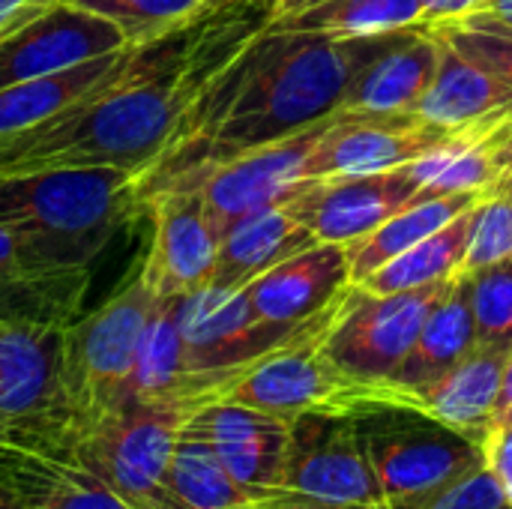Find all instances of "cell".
<instances>
[{"instance_id": "cell-1", "label": "cell", "mask_w": 512, "mask_h": 509, "mask_svg": "<svg viewBox=\"0 0 512 509\" xmlns=\"http://www.w3.org/2000/svg\"><path fill=\"white\" fill-rule=\"evenodd\" d=\"M408 30L339 39L270 21L204 90L174 144L141 177L144 207L165 189H183L240 153L336 114L354 78Z\"/></svg>"}, {"instance_id": "cell-2", "label": "cell", "mask_w": 512, "mask_h": 509, "mask_svg": "<svg viewBox=\"0 0 512 509\" xmlns=\"http://www.w3.org/2000/svg\"><path fill=\"white\" fill-rule=\"evenodd\" d=\"M141 213V171L90 165L0 174V222L42 255L90 267Z\"/></svg>"}, {"instance_id": "cell-3", "label": "cell", "mask_w": 512, "mask_h": 509, "mask_svg": "<svg viewBox=\"0 0 512 509\" xmlns=\"http://www.w3.org/2000/svg\"><path fill=\"white\" fill-rule=\"evenodd\" d=\"M156 300L159 294L147 285L138 264L117 294L93 315H84L63 330L60 378L78 438L123 408L138 345Z\"/></svg>"}, {"instance_id": "cell-4", "label": "cell", "mask_w": 512, "mask_h": 509, "mask_svg": "<svg viewBox=\"0 0 512 509\" xmlns=\"http://www.w3.org/2000/svg\"><path fill=\"white\" fill-rule=\"evenodd\" d=\"M63 330L0 324V453H75V423L60 378Z\"/></svg>"}, {"instance_id": "cell-5", "label": "cell", "mask_w": 512, "mask_h": 509, "mask_svg": "<svg viewBox=\"0 0 512 509\" xmlns=\"http://www.w3.org/2000/svg\"><path fill=\"white\" fill-rule=\"evenodd\" d=\"M195 411L189 402H129L81 435L72 459L132 509H186L168 471L177 435Z\"/></svg>"}, {"instance_id": "cell-6", "label": "cell", "mask_w": 512, "mask_h": 509, "mask_svg": "<svg viewBox=\"0 0 512 509\" xmlns=\"http://www.w3.org/2000/svg\"><path fill=\"white\" fill-rule=\"evenodd\" d=\"M357 426L387 507L486 465L480 438L417 411H375L357 417Z\"/></svg>"}, {"instance_id": "cell-7", "label": "cell", "mask_w": 512, "mask_h": 509, "mask_svg": "<svg viewBox=\"0 0 512 509\" xmlns=\"http://www.w3.org/2000/svg\"><path fill=\"white\" fill-rule=\"evenodd\" d=\"M324 312L303 324H270L255 312L246 288L207 285L177 306L186 369L201 378H240L255 360L315 327Z\"/></svg>"}, {"instance_id": "cell-8", "label": "cell", "mask_w": 512, "mask_h": 509, "mask_svg": "<svg viewBox=\"0 0 512 509\" xmlns=\"http://www.w3.org/2000/svg\"><path fill=\"white\" fill-rule=\"evenodd\" d=\"M447 282L450 279L396 294H372L351 285L345 306L324 339L327 357L351 378L387 381L414 348Z\"/></svg>"}, {"instance_id": "cell-9", "label": "cell", "mask_w": 512, "mask_h": 509, "mask_svg": "<svg viewBox=\"0 0 512 509\" xmlns=\"http://www.w3.org/2000/svg\"><path fill=\"white\" fill-rule=\"evenodd\" d=\"M330 120H333V114L291 138L240 153V156L210 168L207 174H201L195 183H189L183 189L201 192L213 225L219 228V234H225L237 219H243L255 210L273 207V204H285L312 183L309 162H312V153H315L321 135L327 132Z\"/></svg>"}, {"instance_id": "cell-10", "label": "cell", "mask_w": 512, "mask_h": 509, "mask_svg": "<svg viewBox=\"0 0 512 509\" xmlns=\"http://www.w3.org/2000/svg\"><path fill=\"white\" fill-rule=\"evenodd\" d=\"M282 489L321 501L387 507L381 480L360 438L357 417H294Z\"/></svg>"}, {"instance_id": "cell-11", "label": "cell", "mask_w": 512, "mask_h": 509, "mask_svg": "<svg viewBox=\"0 0 512 509\" xmlns=\"http://www.w3.org/2000/svg\"><path fill=\"white\" fill-rule=\"evenodd\" d=\"M126 45V36L111 21L63 0H45L0 30V90L72 69Z\"/></svg>"}, {"instance_id": "cell-12", "label": "cell", "mask_w": 512, "mask_h": 509, "mask_svg": "<svg viewBox=\"0 0 512 509\" xmlns=\"http://www.w3.org/2000/svg\"><path fill=\"white\" fill-rule=\"evenodd\" d=\"M456 129L423 120L420 114H363L336 111L327 132L321 135L309 177H348L378 174L411 165L438 150Z\"/></svg>"}, {"instance_id": "cell-13", "label": "cell", "mask_w": 512, "mask_h": 509, "mask_svg": "<svg viewBox=\"0 0 512 509\" xmlns=\"http://www.w3.org/2000/svg\"><path fill=\"white\" fill-rule=\"evenodd\" d=\"M153 240L141 261L147 285L159 297H186L216 276L222 234L213 225L201 192L168 189L147 201Z\"/></svg>"}, {"instance_id": "cell-14", "label": "cell", "mask_w": 512, "mask_h": 509, "mask_svg": "<svg viewBox=\"0 0 512 509\" xmlns=\"http://www.w3.org/2000/svg\"><path fill=\"white\" fill-rule=\"evenodd\" d=\"M420 195L423 183L411 165H402L378 174L312 180L282 207H288V213H294L321 243L348 246Z\"/></svg>"}, {"instance_id": "cell-15", "label": "cell", "mask_w": 512, "mask_h": 509, "mask_svg": "<svg viewBox=\"0 0 512 509\" xmlns=\"http://www.w3.org/2000/svg\"><path fill=\"white\" fill-rule=\"evenodd\" d=\"M87 288L90 267L42 255L0 222V324L66 330L78 321Z\"/></svg>"}, {"instance_id": "cell-16", "label": "cell", "mask_w": 512, "mask_h": 509, "mask_svg": "<svg viewBox=\"0 0 512 509\" xmlns=\"http://www.w3.org/2000/svg\"><path fill=\"white\" fill-rule=\"evenodd\" d=\"M183 429L207 441L228 474L252 498L282 489L291 420L222 399L198 408Z\"/></svg>"}, {"instance_id": "cell-17", "label": "cell", "mask_w": 512, "mask_h": 509, "mask_svg": "<svg viewBox=\"0 0 512 509\" xmlns=\"http://www.w3.org/2000/svg\"><path fill=\"white\" fill-rule=\"evenodd\" d=\"M351 282L342 243H315L246 285L249 303L270 324H303L324 312Z\"/></svg>"}, {"instance_id": "cell-18", "label": "cell", "mask_w": 512, "mask_h": 509, "mask_svg": "<svg viewBox=\"0 0 512 509\" xmlns=\"http://www.w3.org/2000/svg\"><path fill=\"white\" fill-rule=\"evenodd\" d=\"M510 348L474 345L444 378L423 390H405V411L426 414L444 426L468 432L486 441L489 423L495 420L501 381Z\"/></svg>"}, {"instance_id": "cell-19", "label": "cell", "mask_w": 512, "mask_h": 509, "mask_svg": "<svg viewBox=\"0 0 512 509\" xmlns=\"http://www.w3.org/2000/svg\"><path fill=\"white\" fill-rule=\"evenodd\" d=\"M441 39L432 27H411L393 48L378 54L348 87L339 111L411 114L435 81Z\"/></svg>"}, {"instance_id": "cell-20", "label": "cell", "mask_w": 512, "mask_h": 509, "mask_svg": "<svg viewBox=\"0 0 512 509\" xmlns=\"http://www.w3.org/2000/svg\"><path fill=\"white\" fill-rule=\"evenodd\" d=\"M474 345H477V321H474L471 273L459 270L456 276H450L444 294L432 306L414 348L387 381L408 390H423L438 378H444Z\"/></svg>"}, {"instance_id": "cell-21", "label": "cell", "mask_w": 512, "mask_h": 509, "mask_svg": "<svg viewBox=\"0 0 512 509\" xmlns=\"http://www.w3.org/2000/svg\"><path fill=\"white\" fill-rule=\"evenodd\" d=\"M321 243L288 207L273 204L237 219L219 246V264L210 285L246 288L252 279L282 264L285 258Z\"/></svg>"}, {"instance_id": "cell-22", "label": "cell", "mask_w": 512, "mask_h": 509, "mask_svg": "<svg viewBox=\"0 0 512 509\" xmlns=\"http://www.w3.org/2000/svg\"><path fill=\"white\" fill-rule=\"evenodd\" d=\"M414 114L447 129H465L498 114H512V87L441 39V63L435 81Z\"/></svg>"}, {"instance_id": "cell-23", "label": "cell", "mask_w": 512, "mask_h": 509, "mask_svg": "<svg viewBox=\"0 0 512 509\" xmlns=\"http://www.w3.org/2000/svg\"><path fill=\"white\" fill-rule=\"evenodd\" d=\"M0 477L27 509H132L93 471L63 456L0 453Z\"/></svg>"}, {"instance_id": "cell-24", "label": "cell", "mask_w": 512, "mask_h": 509, "mask_svg": "<svg viewBox=\"0 0 512 509\" xmlns=\"http://www.w3.org/2000/svg\"><path fill=\"white\" fill-rule=\"evenodd\" d=\"M483 192H444V195H420L411 204H405L399 213L384 219L375 231L366 237L348 243V258H351V282L360 285L366 276L417 246L420 240L432 237L441 231L447 222H453L459 213L483 201Z\"/></svg>"}, {"instance_id": "cell-25", "label": "cell", "mask_w": 512, "mask_h": 509, "mask_svg": "<svg viewBox=\"0 0 512 509\" xmlns=\"http://www.w3.org/2000/svg\"><path fill=\"white\" fill-rule=\"evenodd\" d=\"M135 45L108 51L102 57H93L87 63H78L72 69L30 78L21 84H12L0 90V138L24 132L30 126H39L42 120L60 114L72 102H78L84 93H90L96 84L111 78L132 54Z\"/></svg>"}, {"instance_id": "cell-26", "label": "cell", "mask_w": 512, "mask_h": 509, "mask_svg": "<svg viewBox=\"0 0 512 509\" xmlns=\"http://www.w3.org/2000/svg\"><path fill=\"white\" fill-rule=\"evenodd\" d=\"M477 207H480V201L474 207H468L465 213H459L453 222H447L432 237L420 240L417 246H411L408 252H402L399 258H393L372 276H366L360 282V288H366L372 294H396V291L435 285V282H444L453 273H459L465 264V255H468L471 234H474Z\"/></svg>"}, {"instance_id": "cell-27", "label": "cell", "mask_w": 512, "mask_h": 509, "mask_svg": "<svg viewBox=\"0 0 512 509\" xmlns=\"http://www.w3.org/2000/svg\"><path fill=\"white\" fill-rule=\"evenodd\" d=\"M273 24L339 39L378 36L405 27H423V0H315L288 15H276Z\"/></svg>"}, {"instance_id": "cell-28", "label": "cell", "mask_w": 512, "mask_h": 509, "mask_svg": "<svg viewBox=\"0 0 512 509\" xmlns=\"http://www.w3.org/2000/svg\"><path fill=\"white\" fill-rule=\"evenodd\" d=\"M168 483L186 509H240L252 501V495L219 462L213 447L186 429L177 435Z\"/></svg>"}, {"instance_id": "cell-29", "label": "cell", "mask_w": 512, "mask_h": 509, "mask_svg": "<svg viewBox=\"0 0 512 509\" xmlns=\"http://www.w3.org/2000/svg\"><path fill=\"white\" fill-rule=\"evenodd\" d=\"M84 12H93L126 36L129 45H141L171 33L174 27L198 18L222 0H63Z\"/></svg>"}, {"instance_id": "cell-30", "label": "cell", "mask_w": 512, "mask_h": 509, "mask_svg": "<svg viewBox=\"0 0 512 509\" xmlns=\"http://www.w3.org/2000/svg\"><path fill=\"white\" fill-rule=\"evenodd\" d=\"M441 39H447L462 57L489 69L504 84L512 87V27L492 18L483 9H474L462 18L444 21L432 27Z\"/></svg>"}, {"instance_id": "cell-31", "label": "cell", "mask_w": 512, "mask_h": 509, "mask_svg": "<svg viewBox=\"0 0 512 509\" xmlns=\"http://www.w3.org/2000/svg\"><path fill=\"white\" fill-rule=\"evenodd\" d=\"M477 345L512 351V258L471 273Z\"/></svg>"}, {"instance_id": "cell-32", "label": "cell", "mask_w": 512, "mask_h": 509, "mask_svg": "<svg viewBox=\"0 0 512 509\" xmlns=\"http://www.w3.org/2000/svg\"><path fill=\"white\" fill-rule=\"evenodd\" d=\"M390 509H512V504L498 474L489 465H483L432 492L396 501Z\"/></svg>"}, {"instance_id": "cell-33", "label": "cell", "mask_w": 512, "mask_h": 509, "mask_svg": "<svg viewBox=\"0 0 512 509\" xmlns=\"http://www.w3.org/2000/svg\"><path fill=\"white\" fill-rule=\"evenodd\" d=\"M512 258V198L486 195L477 207L474 234L468 243V255L462 270L480 273Z\"/></svg>"}, {"instance_id": "cell-34", "label": "cell", "mask_w": 512, "mask_h": 509, "mask_svg": "<svg viewBox=\"0 0 512 509\" xmlns=\"http://www.w3.org/2000/svg\"><path fill=\"white\" fill-rule=\"evenodd\" d=\"M240 509H390L381 504H345V501H321L309 495H297L288 489H273L261 498H252L246 507Z\"/></svg>"}, {"instance_id": "cell-35", "label": "cell", "mask_w": 512, "mask_h": 509, "mask_svg": "<svg viewBox=\"0 0 512 509\" xmlns=\"http://www.w3.org/2000/svg\"><path fill=\"white\" fill-rule=\"evenodd\" d=\"M480 0H423V27H435L462 18L477 9Z\"/></svg>"}, {"instance_id": "cell-36", "label": "cell", "mask_w": 512, "mask_h": 509, "mask_svg": "<svg viewBox=\"0 0 512 509\" xmlns=\"http://www.w3.org/2000/svg\"><path fill=\"white\" fill-rule=\"evenodd\" d=\"M45 0H0V30L9 27L12 21H18L21 15L33 12L36 6H42Z\"/></svg>"}, {"instance_id": "cell-37", "label": "cell", "mask_w": 512, "mask_h": 509, "mask_svg": "<svg viewBox=\"0 0 512 509\" xmlns=\"http://www.w3.org/2000/svg\"><path fill=\"white\" fill-rule=\"evenodd\" d=\"M489 195H504V198H512V132L507 147H504V165H501V174L495 180V186L489 189Z\"/></svg>"}, {"instance_id": "cell-38", "label": "cell", "mask_w": 512, "mask_h": 509, "mask_svg": "<svg viewBox=\"0 0 512 509\" xmlns=\"http://www.w3.org/2000/svg\"><path fill=\"white\" fill-rule=\"evenodd\" d=\"M477 9L489 12L492 18H498V21H504L507 27H512V0H480Z\"/></svg>"}, {"instance_id": "cell-39", "label": "cell", "mask_w": 512, "mask_h": 509, "mask_svg": "<svg viewBox=\"0 0 512 509\" xmlns=\"http://www.w3.org/2000/svg\"><path fill=\"white\" fill-rule=\"evenodd\" d=\"M507 411H512V351H510V357H507V366H504L501 399H498V411H495V417H498V414H507Z\"/></svg>"}, {"instance_id": "cell-40", "label": "cell", "mask_w": 512, "mask_h": 509, "mask_svg": "<svg viewBox=\"0 0 512 509\" xmlns=\"http://www.w3.org/2000/svg\"><path fill=\"white\" fill-rule=\"evenodd\" d=\"M0 509H27L24 507V501L15 495V489L0 477Z\"/></svg>"}, {"instance_id": "cell-41", "label": "cell", "mask_w": 512, "mask_h": 509, "mask_svg": "<svg viewBox=\"0 0 512 509\" xmlns=\"http://www.w3.org/2000/svg\"><path fill=\"white\" fill-rule=\"evenodd\" d=\"M309 3H315V0H279L276 15H288V12H294V9H300V6H309Z\"/></svg>"}, {"instance_id": "cell-42", "label": "cell", "mask_w": 512, "mask_h": 509, "mask_svg": "<svg viewBox=\"0 0 512 509\" xmlns=\"http://www.w3.org/2000/svg\"><path fill=\"white\" fill-rule=\"evenodd\" d=\"M507 498H510V504H512V486H507Z\"/></svg>"}]
</instances>
